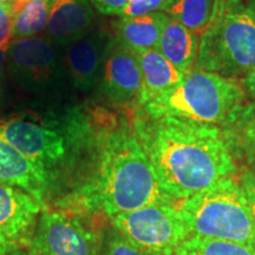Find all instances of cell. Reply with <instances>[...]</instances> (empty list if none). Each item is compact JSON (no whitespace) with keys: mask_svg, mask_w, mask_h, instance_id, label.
Returning <instances> with one entry per match:
<instances>
[{"mask_svg":"<svg viewBox=\"0 0 255 255\" xmlns=\"http://www.w3.org/2000/svg\"><path fill=\"white\" fill-rule=\"evenodd\" d=\"M5 255H25V253L21 250H19V251H14V252H11V253H8V254H5Z\"/></svg>","mask_w":255,"mask_h":255,"instance_id":"obj_30","label":"cell"},{"mask_svg":"<svg viewBox=\"0 0 255 255\" xmlns=\"http://www.w3.org/2000/svg\"><path fill=\"white\" fill-rule=\"evenodd\" d=\"M94 8L103 14H116L123 17L129 0H89Z\"/></svg>","mask_w":255,"mask_h":255,"instance_id":"obj_26","label":"cell"},{"mask_svg":"<svg viewBox=\"0 0 255 255\" xmlns=\"http://www.w3.org/2000/svg\"><path fill=\"white\" fill-rule=\"evenodd\" d=\"M15 0H0V2H4V4H12Z\"/></svg>","mask_w":255,"mask_h":255,"instance_id":"obj_31","label":"cell"},{"mask_svg":"<svg viewBox=\"0 0 255 255\" xmlns=\"http://www.w3.org/2000/svg\"><path fill=\"white\" fill-rule=\"evenodd\" d=\"M175 255H255V246L219 239L190 237L180 245Z\"/></svg>","mask_w":255,"mask_h":255,"instance_id":"obj_21","label":"cell"},{"mask_svg":"<svg viewBox=\"0 0 255 255\" xmlns=\"http://www.w3.org/2000/svg\"><path fill=\"white\" fill-rule=\"evenodd\" d=\"M94 216L44 209L27 246V255H102L103 233Z\"/></svg>","mask_w":255,"mask_h":255,"instance_id":"obj_9","label":"cell"},{"mask_svg":"<svg viewBox=\"0 0 255 255\" xmlns=\"http://www.w3.org/2000/svg\"><path fill=\"white\" fill-rule=\"evenodd\" d=\"M168 20L163 12L139 17H122L114 23L115 39L131 52L157 50L159 38Z\"/></svg>","mask_w":255,"mask_h":255,"instance_id":"obj_16","label":"cell"},{"mask_svg":"<svg viewBox=\"0 0 255 255\" xmlns=\"http://www.w3.org/2000/svg\"><path fill=\"white\" fill-rule=\"evenodd\" d=\"M98 90L111 104L133 110L142 91V73L130 50L114 40L108 53Z\"/></svg>","mask_w":255,"mask_h":255,"instance_id":"obj_12","label":"cell"},{"mask_svg":"<svg viewBox=\"0 0 255 255\" xmlns=\"http://www.w3.org/2000/svg\"><path fill=\"white\" fill-rule=\"evenodd\" d=\"M44 209L24 190L0 184V255L28 246Z\"/></svg>","mask_w":255,"mask_h":255,"instance_id":"obj_10","label":"cell"},{"mask_svg":"<svg viewBox=\"0 0 255 255\" xmlns=\"http://www.w3.org/2000/svg\"><path fill=\"white\" fill-rule=\"evenodd\" d=\"M245 100L246 91L237 79L194 69L183 76L180 84L133 109L132 114L151 119L177 117L221 127Z\"/></svg>","mask_w":255,"mask_h":255,"instance_id":"obj_4","label":"cell"},{"mask_svg":"<svg viewBox=\"0 0 255 255\" xmlns=\"http://www.w3.org/2000/svg\"><path fill=\"white\" fill-rule=\"evenodd\" d=\"M248 9L251 11V13L253 14V17L255 18V0H251L250 1V5L247 6Z\"/></svg>","mask_w":255,"mask_h":255,"instance_id":"obj_29","label":"cell"},{"mask_svg":"<svg viewBox=\"0 0 255 255\" xmlns=\"http://www.w3.org/2000/svg\"><path fill=\"white\" fill-rule=\"evenodd\" d=\"M199 43V36L168 17L157 51L184 76L195 69Z\"/></svg>","mask_w":255,"mask_h":255,"instance_id":"obj_18","label":"cell"},{"mask_svg":"<svg viewBox=\"0 0 255 255\" xmlns=\"http://www.w3.org/2000/svg\"><path fill=\"white\" fill-rule=\"evenodd\" d=\"M195 69L234 79L255 69V18L242 0H216L200 37Z\"/></svg>","mask_w":255,"mask_h":255,"instance_id":"obj_5","label":"cell"},{"mask_svg":"<svg viewBox=\"0 0 255 255\" xmlns=\"http://www.w3.org/2000/svg\"><path fill=\"white\" fill-rule=\"evenodd\" d=\"M115 231L145 255H175L188 233L178 202L154 203L110 219Z\"/></svg>","mask_w":255,"mask_h":255,"instance_id":"obj_8","label":"cell"},{"mask_svg":"<svg viewBox=\"0 0 255 255\" xmlns=\"http://www.w3.org/2000/svg\"><path fill=\"white\" fill-rule=\"evenodd\" d=\"M241 85L246 94L252 96V98L255 100V69L248 72L245 77H242Z\"/></svg>","mask_w":255,"mask_h":255,"instance_id":"obj_28","label":"cell"},{"mask_svg":"<svg viewBox=\"0 0 255 255\" xmlns=\"http://www.w3.org/2000/svg\"><path fill=\"white\" fill-rule=\"evenodd\" d=\"M132 53L142 73V91L136 108L164 95L182 81V73L178 72L157 50L135 51Z\"/></svg>","mask_w":255,"mask_h":255,"instance_id":"obj_15","label":"cell"},{"mask_svg":"<svg viewBox=\"0 0 255 255\" xmlns=\"http://www.w3.org/2000/svg\"><path fill=\"white\" fill-rule=\"evenodd\" d=\"M131 121L159 186L177 202L238 173L221 127L133 114Z\"/></svg>","mask_w":255,"mask_h":255,"instance_id":"obj_1","label":"cell"},{"mask_svg":"<svg viewBox=\"0 0 255 255\" xmlns=\"http://www.w3.org/2000/svg\"><path fill=\"white\" fill-rule=\"evenodd\" d=\"M0 184L18 188L46 205L50 184L46 175L26 156L0 137Z\"/></svg>","mask_w":255,"mask_h":255,"instance_id":"obj_14","label":"cell"},{"mask_svg":"<svg viewBox=\"0 0 255 255\" xmlns=\"http://www.w3.org/2000/svg\"><path fill=\"white\" fill-rule=\"evenodd\" d=\"M116 117L104 109L64 104L0 120V137L46 175L50 196L83 161L96 170L104 136Z\"/></svg>","mask_w":255,"mask_h":255,"instance_id":"obj_2","label":"cell"},{"mask_svg":"<svg viewBox=\"0 0 255 255\" xmlns=\"http://www.w3.org/2000/svg\"><path fill=\"white\" fill-rule=\"evenodd\" d=\"M96 30V13L89 0H50L46 37L60 50Z\"/></svg>","mask_w":255,"mask_h":255,"instance_id":"obj_13","label":"cell"},{"mask_svg":"<svg viewBox=\"0 0 255 255\" xmlns=\"http://www.w3.org/2000/svg\"><path fill=\"white\" fill-rule=\"evenodd\" d=\"M176 0H129L123 17H139L155 12H164Z\"/></svg>","mask_w":255,"mask_h":255,"instance_id":"obj_22","label":"cell"},{"mask_svg":"<svg viewBox=\"0 0 255 255\" xmlns=\"http://www.w3.org/2000/svg\"><path fill=\"white\" fill-rule=\"evenodd\" d=\"M115 37L105 28H96L88 36L63 49L70 82L75 90L88 92L97 87Z\"/></svg>","mask_w":255,"mask_h":255,"instance_id":"obj_11","label":"cell"},{"mask_svg":"<svg viewBox=\"0 0 255 255\" xmlns=\"http://www.w3.org/2000/svg\"><path fill=\"white\" fill-rule=\"evenodd\" d=\"M13 14L11 4L0 2V49L7 47L13 32Z\"/></svg>","mask_w":255,"mask_h":255,"instance_id":"obj_25","label":"cell"},{"mask_svg":"<svg viewBox=\"0 0 255 255\" xmlns=\"http://www.w3.org/2000/svg\"><path fill=\"white\" fill-rule=\"evenodd\" d=\"M7 47H2V49H0V105H1L2 101H4V95H5L6 52H7Z\"/></svg>","mask_w":255,"mask_h":255,"instance_id":"obj_27","label":"cell"},{"mask_svg":"<svg viewBox=\"0 0 255 255\" xmlns=\"http://www.w3.org/2000/svg\"><path fill=\"white\" fill-rule=\"evenodd\" d=\"M221 129L235 161L241 159L255 173V101L233 111Z\"/></svg>","mask_w":255,"mask_h":255,"instance_id":"obj_17","label":"cell"},{"mask_svg":"<svg viewBox=\"0 0 255 255\" xmlns=\"http://www.w3.org/2000/svg\"><path fill=\"white\" fill-rule=\"evenodd\" d=\"M102 255H145L131 242H129L117 231H111L108 235Z\"/></svg>","mask_w":255,"mask_h":255,"instance_id":"obj_23","label":"cell"},{"mask_svg":"<svg viewBox=\"0 0 255 255\" xmlns=\"http://www.w3.org/2000/svg\"><path fill=\"white\" fill-rule=\"evenodd\" d=\"M13 14L12 38L39 37L46 30L50 13V0H15L11 4Z\"/></svg>","mask_w":255,"mask_h":255,"instance_id":"obj_19","label":"cell"},{"mask_svg":"<svg viewBox=\"0 0 255 255\" xmlns=\"http://www.w3.org/2000/svg\"><path fill=\"white\" fill-rule=\"evenodd\" d=\"M215 4L216 0H176L164 13L201 37L212 20Z\"/></svg>","mask_w":255,"mask_h":255,"instance_id":"obj_20","label":"cell"},{"mask_svg":"<svg viewBox=\"0 0 255 255\" xmlns=\"http://www.w3.org/2000/svg\"><path fill=\"white\" fill-rule=\"evenodd\" d=\"M6 72L19 91L43 108L68 104L73 88L63 51L47 37L11 41L6 52Z\"/></svg>","mask_w":255,"mask_h":255,"instance_id":"obj_7","label":"cell"},{"mask_svg":"<svg viewBox=\"0 0 255 255\" xmlns=\"http://www.w3.org/2000/svg\"><path fill=\"white\" fill-rule=\"evenodd\" d=\"M177 202L159 186L130 119H116L105 133L90 183L56 207L108 219L154 203Z\"/></svg>","mask_w":255,"mask_h":255,"instance_id":"obj_3","label":"cell"},{"mask_svg":"<svg viewBox=\"0 0 255 255\" xmlns=\"http://www.w3.org/2000/svg\"><path fill=\"white\" fill-rule=\"evenodd\" d=\"M188 237L219 239L255 246V227L246 197L234 176L216 181L178 202Z\"/></svg>","mask_w":255,"mask_h":255,"instance_id":"obj_6","label":"cell"},{"mask_svg":"<svg viewBox=\"0 0 255 255\" xmlns=\"http://www.w3.org/2000/svg\"><path fill=\"white\" fill-rule=\"evenodd\" d=\"M238 182L246 197L252 221L255 227V173L247 169L238 177Z\"/></svg>","mask_w":255,"mask_h":255,"instance_id":"obj_24","label":"cell"}]
</instances>
